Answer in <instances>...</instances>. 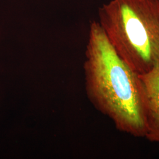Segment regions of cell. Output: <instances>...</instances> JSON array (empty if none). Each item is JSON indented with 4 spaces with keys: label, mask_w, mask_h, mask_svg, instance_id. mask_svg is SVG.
<instances>
[{
    "label": "cell",
    "mask_w": 159,
    "mask_h": 159,
    "mask_svg": "<svg viewBox=\"0 0 159 159\" xmlns=\"http://www.w3.org/2000/svg\"><path fill=\"white\" fill-rule=\"evenodd\" d=\"M99 24L114 50L139 74L159 66V0H111Z\"/></svg>",
    "instance_id": "2"
},
{
    "label": "cell",
    "mask_w": 159,
    "mask_h": 159,
    "mask_svg": "<svg viewBox=\"0 0 159 159\" xmlns=\"http://www.w3.org/2000/svg\"><path fill=\"white\" fill-rule=\"evenodd\" d=\"M85 55V92L92 105L117 130L144 138L145 95L140 74L120 57L98 22L90 24Z\"/></svg>",
    "instance_id": "1"
},
{
    "label": "cell",
    "mask_w": 159,
    "mask_h": 159,
    "mask_svg": "<svg viewBox=\"0 0 159 159\" xmlns=\"http://www.w3.org/2000/svg\"><path fill=\"white\" fill-rule=\"evenodd\" d=\"M140 76L145 95L147 132L144 138L159 143V66Z\"/></svg>",
    "instance_id": "3"
}]
</instances>
